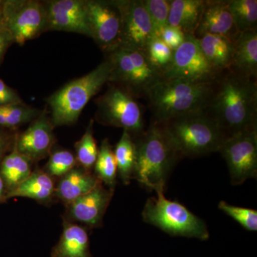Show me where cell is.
<instances>
[{"label": "cell", "mask_w": 257, "mask_h": 257, "mask_svg": "<svg viewBox=\"0 0 257 257\" xmlns=\"http://www.w3.org/2000/svg\"><path fill=\"white\" fill-rule=\"evenodd\" d=\"M225 140L257 128V78L225 71L205 109Z\"/></svg>", "instance_id": "cell-1"}, {"label": "cell", "mask_w": 257, "mask_h": 257, "mask_svg": "<svg viewBox=\"0 0 257 257\" xmlns=\"http://www.w3.org/2000/svg\"><path fill=\"white\" fill-rule=\"evenodd\" d=\"M217 79L197 82L162 78L145 96L153 114V121L161 122L180 115L205 110L215 91Z\"/></svg>", "instance_id": "cell-2"}, {"label": "cell", "mask_w": 257, "mask_h": 257, "mask_svg": "<svg viewBox=\"0 0 257 257\" xmlns=\"http://www.w3.org/2000/svg\"><path fill=\"white\" fill-rule=\"evenodd\" d=\"M157 123L180 159L218 152L225 140L220 128L206 110L180 115Z\"/></svg>", "instance_id": "cell-3"}, {"label": "cell", "mask_w": 257, "mask_h": 257, "mask_svg": "<svg viewBox=\"0 0 257 257\" xmlns=\"http://www.w3.org/2000/svg\"><path fill=\"white\" fill-rule=\"evenodd\" d=\"M135 143L137 159L133 179L148 190L165 191L171 172L180 158L160 124L152 121Z\"/></svg>", "instance_id": "cell-4"}, {"label": "cell", "mask_w": 257, "mask_h": 257, "mask_svg": "<svg viewBox=\"0 0 257 257\" xmlns=\"http://www.w3.org/2000/svg\"><path fill=\"white\" fill-rule=\"evenodd\" d=\"M111 64L106 60L95 69L66 84L47 99L54 127L74 124L89 100L110 82Z\"/></svg>", "instance_id": "cell-5"}, {"label": "cell", "mask_w": 257, "mask_h": 257, "mask_svg": "<svg viewBox=\"0 0 257 257\" xmlns=\"http://www.w3.org/2000/svg\"><path fill=\"white\" fill-rule=\"evenodd\" d=\"M111 64L110 82L134 96H144L160 82L162 71L149 58L147 52L119 47L108 53Z\"/></svg>", "instance_id": "cell-6"}, {"label": "cell", "mask_w": 257, "mask_h": 257, "mask_svg": "<svg viewBox=\"0 0 257 257\" xmlns=\"http://www.w3.org/2000/svg\"><path fill=\"white\" fill-rule=\"evenodd\" d=\"M157 197L147 201L143 211L144 221L156 226L172 236L209 239L204 221L194 215L180 203L167 199L165 191H157Z\"/></svg>", "instance_id": "cell-7"}, {"label": "cell", "mask_w": 257, "mask_h": 257, "mask_svg": "<svg viewBox=\"0 0 257 257\" xmlns=\"http://www.w3.org/2000/svg\"><path fill=\"white\" fill-rule=\"evenodd\" d=\"M96 118L100 124L122 128L136 138L145 131L141 106L131 93L115 84L97 99Z\"/></svg>", "instance_id": "cell-8"}, {"label": "cell", "mask_w": 257, "mask_h": 257, "mask_svg": "<svg viewBox=\"0 0 257 257\" xmlns=\"http://www.w3.org/2000/svg\"><path fill=\"white\" fill-rule=\"evenodd\" d=\"M3 21L14 43L25 45L46 30L45 4L36 0H6Z\"/></svg>", "instance_id": "cell-9"}, {"label": "cell", "mask_w": 257, "mask_h": 257, "mask_svg": "<svg viewBox=\"0 0 257 257\" xmlns=\"http://www.w3.org/2000/svg\"><path fill=\"white\" fill-rule=\"evenodd\" d=\"M217 72L204 55L197 37L186 35L184 41L173 52L172 61L163 72L166 79L189 82H212L219 78Z\"/></svg>", "instance_id": "cell-10"}, {"label": "cell", "mask_w": 257, "mask_h": 257, "mask_svg": "<svg viewBox=\"0 0 257 257\" xmlns=\"http://www.w3.org/2000/svg\"><path fill=\"white\" fill-rule=\"evenodd\" d=\"M229 168L232 185H240L257 176V128L226 139L219 152Z\"/></svg>", "instance_id": "cell-11"}, {"label": "cell", "mask_w": 257, "mask_h": 257, "mask_svg": "<svg viewBox=\"0 0 257 257\" xmlns=\"http://www.w3.org/2000/svg\"><path fill=\"white\" fill-rule=\"evenodd\" d=\"M86 8L91 38L106 53L118 48L121 31L119 0H86Z\"/></svg>", "instance_id": "cell-12"}, {"label": "cell", "mask_w": 257, "mask_h": 257, "mask_svg": "<svg viewBox=\"0 0 257 257\" xmlns=\"http://www.w3.org/2000/svg\"><path fill=\"white\" fill-rule=\"evenodd\" d=\"M119 4L121 13L119 47L147 52L149 44L157 37L143 0H119Z\"/></svg>", "instance_id": "cell-13"}, {"label": "cell", "mask_w": 257, "mask_h": 257, "mask_svg": "<svg viewBox=\"0 0 257 257\" xmlns=\"http://www.w3.org/2000/svg\"><path fill=\"white\" fill-rule=\"evenodd\" d=\"M47 31L74 32L91 37L86 0H53L45 3Z\"/></svg>", "instance_id": "cell-14"}, {"label": "cell", "mask_w": 257, "mask_h": 257, "mask_svg": "<svg viewBox=\"0 0 257 257\" xmlns=\"http://www.w3.org/2000/svg\"><path fill=\"white\" fill-rule=\"evenodd\" d=\"M114 189L106 188L100 182L95 188L67 204L65 219L89 227H101Z\"/></svg>", "instance_id": "cell-15"}, {"label": "cell", "mask_w": 257, "mask_h": 257, "mask_svg": "<svg viewBox=\"0 0 257 257\" xmlns=\"http://www.w3.org/2000/svg\"><path fill=\"white\" fill-rule=\"evenodd\" d=\"M53 128L50 118L41 114L15 138L14 146L32 162L43 160L50 156L55 143Z\"/></svg>", "instance_id": "cell-16"}, {"label": "cell", "mask_w": 257, "mask_h": 257, "mask_svg": "<svg viewBox=\"0 0 257 257\" xmlns=\"http://www.w3.org/2000/svg\"><path fill=\"white\" fill-rule=\"evenodd\" d=\"M206 34L219 35L233 43L240 35L228 8L227 0H205L200 23L194 36Z\"/></svg>", "instance_id": "cell-17"}, {"label": "cell", "mask_w": 257, "mask_h": 257, "mask_svg": "<svg viewBox=\"0 0 257 257\" xmlns=\"http://www.w3.org/2000/svg\"><path fill=\"white\" fill-rule=\"evenodd\" d=\"M51 257H92L85 228L64 219L63 231Z\"/></svg>", "instance_id": "cell-18"}, {"label": "cell", "mask_w": 257, "mask_h": 257, "mask_svg": "<svg viewBox=\"0 0 257 257\" xmlns=\"http://www.w3.org/2000/svg\"><path fill=\"white\" fill-rule=\"evenodd\" d=\"M100 182L92 172L76 167L56 184L55 197L67 205L92 191Z\"/></svg>", "instance_id": "cell-19"}, {"label": "cell", "mask_w": 257, "mask_h": 257, "mask_svg": "<svg viewBox=\"0 0 257 257\" xmlns=\"http://www.w3.org/2000/svg\"><path fill=\"white\" fill-rule=\"evenodd\" d=\"M229 70L246 77L257 78V30L240 33L234 42Z\"/></svg>", "instance_id": "cell-20"}, {"label": "cell", "mask_w": 257, "mask_h": 257, "mask_svg": "<svg viewBox=\"0 0 257 257\" xmlns=\"http://www.w3.org/2000/svg\"><path fill=\"white\" fill-rule=\"evenodd\" d=\"M204 5L205 0H171L168 25L178 28L185 35H194Z\"/></svg>", "instance_id": "cell-21"}, {"label": "cell", "mask_w": 257, "mask_h": 257, "mask_svg": "<svg viewBox=\"0 0 257 257\" xmlns=\"http://www.w3.org/2000/svg\"><path fill=\"white\" fill-rule=\"evenodd\" d=\"M55 185L53 178L45 171H32L25 182L7 194L6 200L14 197H26L40 203H47L55 197Z\"/></svg>", "instance_id": "cell-22"}, {"label": "cell", "mask_w": 257, "mask_h": 257, "mask_svg": "<svg viewBox=\"0 0 257 257\" xmlns=\"http://www.w3.org/2000/svg\"><path fill=\"white\" fill-rule=\"evenodd\" d=\"M197 39L203 54L219 73L229 70L234 51L232 42L211 34H206Z\"/></svg>", "instance_id": "cell-23"}, {"label": "cell", "mask_w": 257, "mask_h": 257, "mask_svg": "<svg viewBox=\"0 0 257 257\" xmlns=\"http://www.w3.org/2000/svg\"><path fill=\"white\" fill-rule=\"evenodd\" d=\"M32 162L13 147L9 155L3 158L0 165V175L6 188V195L25 182L31 175Z\"/></svg>", "instance_id": "cell-24"}, {"label": "cell", "mask_w": 257, "mask_h": 257, "mask_svg": "<svg viewBox=\"0 0 257 257\" xmlns=\"http://www.w3.org/2000/svg\"><path fill=\"white\" fill-rule=\"evenodd\" d=\"M114 153L120 179L127 185L133 179L137 159L135 140L128 132L123 131Z\"/></svg>", "instance_id": "cell-25"}, {"label": "cell", "mask_w": 257, "mask_h": 257, "mask_svg": "<svg viewBox=\"0 0 257 257\" xmlns=\"http://www.w3.org/2000/svg\"><path fill=\"white\" fill-rule=\"evenodd\" d=\"M94 175L108 188L114 189L117 177V165L114 151L107 139L103 140L94 164Z\"/></svg>", "instance_id": "cell-26"}, {"label": "cell", "mask_w": 257, "mask_h": 257, "mask_svg": "<svg viewBox=\"0 0 257 257\" xmlns=\"http://www.w3.org/2000/svg\"><path fill=\"white\" fill-rule=\"evenodd\" d=\"M227 4L239 33L257 30L256 0H227Z\"/></svg>", "instance_id": "cell-27"}, {"label": "cell", "mask_w": 257, "mask_h": 257, "mask_svg": "<svg viewBox=\"0 0 257 257\" xmlns=\"http://www.w3.org/2000/svg\"><path fill=\"white\" fill-rule=\"evenodd\" d=\"M41 114V111L25 105L24 103L0 106V126L15 128L32 122Z\"/></svg>", "instance_id": "cell-28"}, {"label": "cell", "mask_w": 257, "mask_h": 257, "mask_svg": "<svg viewBox=\"0 0 257 257\" xmlns=\"http://www.w3.org/2000/svg\"><path fill=\"white\" fill-rule=\"evenodd\" d=\"M93 128L94 120L91 119L82 138L75 144L77 164L89 172L94 167L99 152Z\"/></svg>", "instance_id": "cell-29"}, {"label": "cell", "mask_w": 257, "mask_h": 257, "mask_svg": "<svg viewBox=\"0 0 257 257\" xmlns=\"http://www.w3.org/2000/svg\"><path fill=\"white\" fill-rule=\"evenodd\" d=\"M77 165V158L72 152L66 150H57L51 152L44 171L52 178L60 179L73 170Z\"/></svg>", "instance_id": "cell-30"}, {"label": "cell", "mask_w": 257, "mask_h": 257, "mask_svg": "<svg viewBox=\"0 0 257 257\" xmlns=\"http://www.w3.org/2000/svg\"><path fill=\"white\" fill-rule=\"evenodd\" d=\"M143 3L159 37L162 30L168 26L171 0H143Z\"/></svg>", "instance_id": "cell-31"}, {"label": "cell", "mask_w": 257, "mask_h": 257, "mask_svg": "<svg viewBox=\"0 0 257 257\" xmlns=\"http://www.w3.org/2000/svg\"><path fill=\"white\" fill-rule=\"evenodd\" d=\"M219 209L237 221L248 231H257V211L248 208L236 207L221 201Z\"/></svg>", "instance_id": "cell-32"}, {"label": "cell", "mask_w": 257, "mask_h": 257, "mask_svg": "<svg viewBox=\"0 0 257 257\" xmlns=\"http://www.w3.org/2000/svg\"><path fill=\"white\" fill-rule=\"evenodd\" d=\"M147 54L152 63L163 72L164 69L172 61L173 51L166 45L160 38L155 37L149 44Z\"/></svg>", "instance_id": "cell-33"}, {"label": "cell", "mask_w": 257, "mask_h": 257, "mask_svg": "<svg viewBox=\"0 0 257 257\" xmlns=\"http://www.w3.org/2000/svg\"><path fill=\"white\" fill-rule=\"evenodd\" d=\"M159 38L174 52L183 43L185 35L178 28L168 25L161 32Z\"/></svg>", "instance_id": "cell-34"}, {"label": "cell", "mask_w": 257, "mask_h": 257, "mask_svg": "<svg viewBox=\"0 0 257 257\" xmlns=\"http://www.w3.org/2000/svg\"><path fill=\"white\" fill-rule=\"evenodd\" d=\"M20 95L0 79V106L22 104Z\"/></svg>", "instance_id": "cell-35"}, {"label": "cell", "mask_w": 257, "mask_h": 257, "mask_svg": "<svg viewBox=\"0 0 257 257\" xmlns=\"http://www.w3.org/2000/svg\"><path fill=\"white\" fill-rule=\"evenodd\" d=\"M13 43H14V40L10 32L7 30L5 25L0 26V63L4 58L7 50Z\"/></svg>", "instance_id": "cell-36"}, {"label": "cell", "mask_w": 257, "mask_h": 257, "mask_svg": "<svg viewBox=\"0 0 257 257\" xmlns=\"http://www.w3.org/2000/svg\"><path fill=\"white\" fill-rule=\"evenodd\" d=\"M10 145L9 139L4 138V137L0 138V160L4 156L5 153L8 150Z\"/></svg>", "instance_id": "cell-37"}, {"label": "cell", "mask_w": 257, "mask_h": 257, "mask_svg": "<svg viewBox=\"0 0 257 257\" xmlns=\"http://www.w3.org/2000/svg\"><path fill=\"white\" fill-rule=\"evenodd\" d=\"M6 188H5L4 181H3V177L0 175V203L6 201Z\"/></svg>", "instance_id": "cell-38"}, {"label": "cell", "mask_w": 257, "mask_h": 257, "mask_svg": "<svg viewBox=\"0 0 257 257\" xmlns=\"http://www.w3.org/2000/svg\"><path fill=\"white\" fill-rule=\"evenodd\" d=\"M3 5H4V1L0 0V26L4 25V21H3Z\"/></svg>", "instance_id": "cell-39"}, {"label": "cell", "mask_w": 257, "mask_h": 257, "mask_svg": "<svg viewBox=\"0 0 257 257\" xmlns=\"http://www.w3.org/2000/svg\"><path fill=\"white\" fill-rule=\"evenodd\" d=\"M3 135H2L1 131H0V138H3Z\"/></svg>", "instance_id": "cell-40"}]
</instances>
